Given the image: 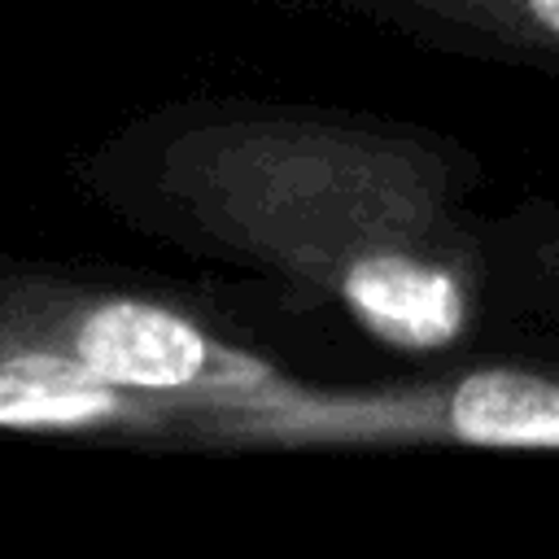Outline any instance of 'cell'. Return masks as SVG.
Segmentation results:
<instances>
[{
  "label": "cell",
  "mask_w": 559,
  "mask_h": 559,
  "mask_svg": "<svg viewBox=\"0 0 559 559\" xmlns=\"http://www.w3.org/2000/svg\"><path fill=\"white\" fill-rule=\"evenodd\" d=\"M183 411L105 380L66 345L0 323V428L44 437L183 441Z\"/></svg>",
  "instance_id": "obj_4"
},
{
  "label": "cell",
  "mask_w": 559,
  "mask_h": 559,
  "mask_svg": "<svg viewBox=\"0 0 559 559\" xmlns=\"http://www.w3.org/2000/svg\"><path fill=\"white\" fill-rule=\"evenodd\" d=\"M424 22L450 26L493 52L559 66V0H393Z\"/></svg>",
  "instance_id": "obj_5"
},
{
  "label": "cell",
  "mask_w": 559,
  "mask_h": 559,
  "mask_svg": "<svg viewBox=\"0 0 559 559\" xmlns=\"http://www.w3.org/2000/svg\"><path fill=\"white\" fill-rule=\"evenodd\" d=\"M166 183L223 245L332 293L397 349H441L472 319L480 258L419 144L249 118L183 135Z\"/></svg>",
  "instance_id": "obj_1"
},
{
  "label": "cell",
  "mask_w": 559,
  "mask_h": 559,
  "mask_svg": "<svg viewBox=\"0 0 559 559\" xmlns=\"http://www.w3.org/2000/svg\"><path fill=\"white\" fill-rule=\"evenodd\" d=\"M0 323L66 345L131 393L179 406L188 415L183 445L197 424L245 415L288 380L258 354L210 336L188 314L127 293L26 284L0 306Z\"/></svg>",
  "instance_id": "obj_3"
},
{
  "label": "cell",
  "mask_w": 559,
  "mask_h": 559,
  "mask_svg": "<svg viewBox=\"0 0 559 559\" xmlns=\"http://www.w3.org/2000/svg\"><path fill=\"white\" fill-rule=\"evenodd\" d=\"M188 445L301 450V445H493L559 450V371L480 367L450 380L380 389H310L284 380L245 415L205 419Z\"/></svg>",
  "instance_id": "obj_2"
}]
</instances>
